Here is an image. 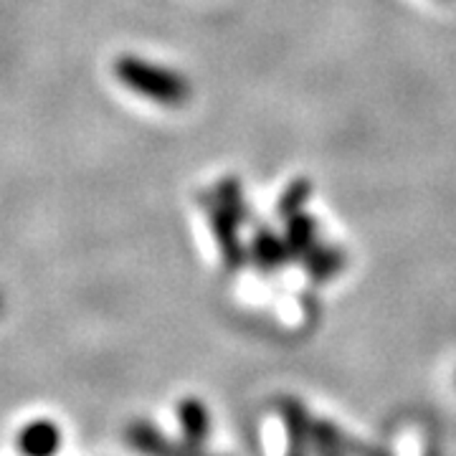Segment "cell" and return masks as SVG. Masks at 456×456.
<instances>
[{
  "instance_id": "cell-1",
  "label": "cell",
  "mask_w": 456,
  "mask_h": 456,
  "mask_svg": "<svg viewBox=\"0 0 456 456\" xmlns=\"http://www.w3.org/2000/svg\"><path fill=\"white\" fill-rule=\"evenodd\" d=\"M114 77L132 94L160 107H178L188 99V84L180 74L140 56H119L114 61Z\"/></svg>"
},
{
  "instance_id": "cell-2",
  "label": "cell",
  "mask_w": 456,
  "mask_h": 456,
  "mask_svg": "<svg viewBox=\"0 0 456 456\" xmlns=\"http://www.w3.org/2000/svg\"><path fill=\"white\" fill-rule=\"evenodd\" d=\"M127 444L134 452H140L142 456H206L198 452V446L185 444H175L165 436L163 431H158L155 426L137 421L127 428Z\"/></svg>"
},
{
  "instance_id": "cell-3",
  "label": "cell",
  "mask_w": 456,
  "mask_h": 456,
  "mask_svg": "<svg viewBox=\"0 0 456 456\" xmlns=\"http://www.w3.org/2000/svg\"><path fill=\"white\" fill-rule=\"evenodd\" d=\"M61 446V431L53 421H31L18 434V452L23 456H56Z\"/></svg>"
},
{
  "instance_id": "cell-4",
  "label": "cell",
  "mask_w": 456,
  "mask_h": 456,
  "mask_svg": "<svg viewBox=\"0 0 456 456\" xmlns=\"http://www.w3.org/2000/svg\"><path fill=\"white\" fill-rule=\"evenodd\" d=\"M178 421L180 431L185 441L191 446H200L208 431H211V416H208V408L203 406L198 398H185L178 406Z\"/></svg>"
}]
</instances>
